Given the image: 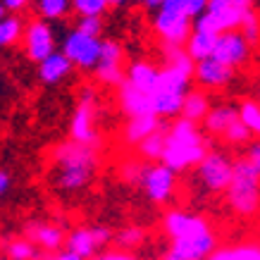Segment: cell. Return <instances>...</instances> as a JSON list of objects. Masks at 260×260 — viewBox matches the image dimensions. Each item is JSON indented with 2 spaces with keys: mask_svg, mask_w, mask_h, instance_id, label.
Listing matches in <instances>:
<instances>
[{
  "mask_svg": "<svg viewBox=\"0 0 260 260\" xmlns=\"http://www.w3.org/2000/svg\"><path fill=\"white\" fill-rule=\"evenodd\" d=\"M72 8V0H36V12L43 19H62Z\"/></svg>",
  "mask_w": 260,
  "mask_h": 260,
  "instance_id": "cell-30",
  "label": "cell"
},
{
  "mask_svg": "<svg viewBox=\"0 0 260 260\" xmlns=\"http://www.w3.org/2000/svg\"><path fill=\"white\" fill-rule=\"evenodd\" d=\"M77 29H79V31H84V34H91V36H101L103 19H101V17H79Z\"/></svg>",
  "mask_w": 260,
  "mask_h": 260,
  "instance_id": "cell-35",
  "label": "cell"
},
{
  "mask_svg": "<svg viewBox=\"0 0 260 260\" xmlns=\"http://www.w3.org/2000/svg\"><path fill=\"white\" fill-rule=\"evenodd\" d=\"M193 79L198 81L201 88H210V91H217V88H224L232 84L234 79V67L224 64L217 57H205V60H198L196 62V74Z\"/></svg>",
  "mask_w": 260,
  "mask_h": 260,
  "instance_id": "cell-16",
  "label": "cell"
},
{
  "mask_svg": "<svg viewBox=\"0 0 260 260\" xmlns=\"http://www.w3.org/2000/svg\"><path fill=\"white\" fill-rule=\"evenodd\" d=\"M43 260H86V258L79 255V253L70 251V248H60L55 253H43Z\"/></svg>",
  "mask_w": 260,
  "mask_h": 260,
  "instance_id": "cell-39",
  "label": "cell"
},
{
  "mask_svg": "<svg viewBox=\"0 0 260 260\" xmlns=\"http://www.w3.org/2000/svg\"><path fill=\"white\" fill-rule=\"evenodd\" d=\"M208 153H210V143H208L205 134L201 132L198 122L179 115L165 129L162 162L172 167L174 172L181 174L186 170H196Z\"/></svg>",
  "mask_w": 260,
  "mask_h": 260,
  "instance_id": "cell-3",
  "label": "cell"
},
{
  "mask_svg": "<svg viewBox=\"0 0 260 260\" xmlns=\"http://www.w3.org/2000/svg\"><path fill=\"white\" fill-rule=\"evenodd\" d=\"M162 232L170 239V251L186 260H208L217 248V234L203 215L172 208L162 215Z\"/></svg>",
  "mask_w": 260,
  "mask_h": 260,
  "instance_id": "cell-2",
  "label": "cell"
},
{
  "mask_svg": "<svg viewBox=\"0 0 260 260\" xmlns=\"http://www.w3.org/2000/svg\"><path fill=\"white\" fill-rule=\"evenodd\" d=\"M134 3H139V5H148V0H134Z\"/></svg>",
  "mask_w": 260,
  "mask_h": 260,
  "instance_id": "cell-46",
  "label": "cell"
},
{
  "mask_svg": "<svg viewBox=\"0 0 260 260\" xmlns=\"http://www.w3.org/2000/svg\"><path fill=\"white\" fill-rule=\"evenodd\" d=\"M0 260H10V258H8V255H5V253H3V255H0Z\"/></svg>",
  "mask_w": 260,
  "mask_h": 260,
  "instance_id": "cell-47",
  "label": "cell"
},
{
  "mask_svg": "<svg viewBox=\"0 0 260 260\" xmlns=\"http://www.w3.org/2000/svg\"><path fill=\"white\" fill-rule=\"evenodd\" d=\"M91 260H141L136 255V251H126V248H108V251H101L95 258Z\"/></svg>",
  "mask_w": 260,
  "mask_h": 260,
  "instance_id": "cell-34",
  "label": "cell"
},
{
  "mask_svg": "<svg viewBox=\"0 0 260 260\" xmlns=\"http://www.w3.org/2000/svg\"><path fill=\"white\" fill-rule=\"evenodd\" d=\"M98 112H101V105H98V93H95V88L93 86H84L79 91V95H77L74 112H72L70 126H67L70 139L98 148V146H101Z\"/></svg>",
  "mask_w": 260,
  "mask_h": 260,
  "instance_id": "cell-5",
  "label": "cell"
},
{
  "mask_svg": "<svg viewBox=\"0 0 260 260\" xmlns=\"http://www.w3.org/2000/svg\"><path fill=\"white\" fill-rule=\"evenodd\" d=\"M165 129L167 126L153 132L148 139H143V141L136 146V153H139L146 162H158V160H162V153H165Z\"/></svg>",
  "mask_w": 260,
  "mask_h": 260,
  "instance_id": "cell-25",
  "label": "cell"
},
{
  "mask_svg": "<svg viewBox=\"0 0 260 260\" xmlns=\"http://www.w3.org/2000/svg\"><path fill=\"white\" fill-rule=\"evenodd\" d=\"M101 167L95 146H86L74 139L60 141L50 150V184L60 193H79L88 189Z\"/></svg>",
  "mask_w": 260,
  "mask_h": 260,
  "instance_id": "cell-1",
  "label": "cell"
},
{
  "mask_svg": "<svg viewBox=\"0 0 260 260\" xmlns=\"http://www.w3.org/2000/svg\"><path fill=\"white\" fill-rule=\"evenodd\" d=\"M93 77L103 86H119L124 81V48L117 41H103V50L98 57V64L93 67Z\"/></svg>",
  "mask_w": 260,
  "mask_h": 260,
  "instance_id": "cell-11",
  "label": "cell"
},
{
  "mask_svg": "<svg viewBox=\"0 0 260 260\" xmlns=\"http://www.w3.org/2000/svg\"><path fill=\"white\" fill-rule=\"evenodd\" d=\"M146 229L139 227V224H129V227H122L115 234V244L119 248H126V251H139L143 244H146Z\"/></svg>",
  "mask_w": 260,
  "mask_h": 260,
  "instance_id": "cell-27",
  "label": "cell"
},
{
  "mask_svg": "<svg viewBox=\"0 0 260 260\" xmlns=\"http://www.w3.org/2000/svg\"><path fill=\"white\" fill-rule=\"evenodd\" d=\"M5 10H8V8H5V3H0V19L5 17Z\"/></svg>",
  "mask_w": 260,
  "mask_h": 260,
  "instance_id": "cell-45",
  "label": "cell"
},
{
  "mask_svg": "<svg viewBox=\"0 0 260 260\" xmlns=\"http://www.w3.org/2000/svg\"><path fill=\"white\" fill-rule=\"evenodd\" d=\"M239 31L246 36V41L248 43H258V39H260V22H258V17L253 15V10L248 12V15L244 17V22H241V26H239Z\"/></svg>",
  "mask_w": 260,
  "mask_h": 260,
  "instance_id": "cell-33",
  "label": "cell"
},
{
  "mask_svg": "<svg viewBox=\"0 0 260 260\" xmlns=\"http://www.w3.org/2000/svg\"><path fill=\"white\" fill-rule=\"evenodd\" d=\"M210 108H213V103H210L208 93H205V88H201V91H189V93H186V98H184L181 115L201 124V122L205 119V115L210 112Z\"/></svg>",
  "mask_w": 260,
  "mask_h": 260,
  "instance_id": "cell-24",
  "label": "cell"
},
{
  "mask_svg": "<svg viewBox=\"0 0 260 260\" xmlns=\"http://www.w3.org/2000/svg\"><path fill=\"white\" fill-rule=\"evenodd\" d=\"M101 50H103V41L98 36L79 31L77 26L62 41V53L81 72H93V67L98 64V57H101Z\"/></svg>",
  "mask_w": 260,
  "mask_h": 260,
  "instance_id": "cell-10",
  "label": "cell"
},
{
  "mask_svg": "<svg viewBox=\"0 0 260 260\" xmlns=\"http://www.w3.org/2000/svg\"><path fill=\"white\" fill-rule=\"evenodd\" d=\"M124 81H129L132 86H136L143 93L153 95L158 91V84H160V67L148 62V60H134V62L126 67Z\"/></svg>",
  "mask_w": 260,
  "mask_h": 260,
  "instance_id": "cell-19",
  "label": "cell"
},
{
  "mask_svg": "<svg viewBox=\"0 0 260 260\" xmlns=\"http://www.w3.org/2000/svg\"><path fill=\"white\" fill-rule=\"evenodd\" d=\"M24 26L19 17H3L0 19V48H10L15 46L19 39H24Z\"/></svg>",
  "mask_w": 260,
  "mask_h": 260,
  "instance_id": "cell-28",
  "label": "cell"
},
{
  "mask_svg": "<svg viewBox=\"0 0 260 260\" xmlns=\"http://www.w3.org/2000/svg\"><path fill=\"white\" fill-rule=\"evenodd\" d=\"M110 241H115V234L105 224H93V227H77L67 234L64 248L79 253L86 260L95 258L101 253L103 246H108Z\"/></svg>",
  "mask_w": 260,
  "mask_h": 260,
  "instance_id": "cell-12",
  "label": "cell"
},
{
  "mask_svg": "<svg viewBox=\"0 0 260 260\" xmlns=\"http://www.w3.org/2000/svg\"><path fill=\"white\" fill-rule=\"evenodd\" d=\"M181 3H184V10L196 19V17H201L205 10H208V3H210V0H181Z\"/></svg>",
  "mask_w": 260,
  "mask_h": 260,
  "instance_id": "cell-38",
  "label": "cell"
},
{
  "mask_svg": "<svg viewBox=\"0 0 260 260\" xmlns=\"http://www.w3.org/2000/svg\"><path fill=\"white\" fill-rule=\"evenodd\" d=\"M24 234L31 239L43 253L60 251V248H64V241H67V232L55 222L46 220H29L24 224Z\"/></svg>",
  "mask_w": 260,
  "mask_h": 260,
  "instance_id": "cell-15",
  "label": "cell"
},
{
  "mask_svg": "<svg viewBox=\"0 0 260 260\" xmlns=\"http://www.w3.org/2000/svg\"><path fill=\"white\" fill-rule=\"evenodd\" d=\"M177 174L170 165H165L162 160L158 162H146L143 170V179H141V193L146 196V201H150L153 205H167L172 203L177 196Z\"/></svg>",
  "mask_w": 260,
  "mask_h": 260,
  "instance_id": "cell-8",
  "label": "cell"
},
{
  "mask_svg": "<svg viewBox=\"0 0 260 260\" xmlns=\"http://www.w3.org/2000/svg\"><path fill=\"white\" fill-rule=\"evenodd\" d=\"M239 117L244 119V124L253 132V136H260V101H253V98L241 101Z\"/></svg>",
  "mask_w": 260,
  "mask_h": 260,
  "instance_id": "cell-29",
  "label": "cell"
},
{
  "mask_svg": "<svg viewBox=\"0 0 260 260\" xmlns=\"http://www.w3.org/2000/svg\"><path fill=\"white\" fill-rule=\"evenodd\" d=\"M74 70V62L64 55L62 50H55L53 55H48L43 62H39V79L48 86L62 84Z\"/></svg>",
  "mask_w": 260,
  "mask_h": 260,
  "instance_id": "cell-20",
  "label": "cell"
},
{
  "mask_svg": "<svg viewBox=\"0 0 260 260\" xmlns=\"http://www.w3.org/2000/svg\"><path fill=\"white\" fill-rule=\"evenodd\" d=\"M10 191H12V174L5 167H0V198H5Z\"/></svg>",
  "mask_w": 260,
  "mask_h": 260,
  "instance_id": "cell-41",
  "label": "cell"
},
{
  "mask_svg": "<svg viewBox=\"0 0 260 260\" xmlns=\"http://www.w3.org/2000/svg\"><path fill=\"white\" fill-rule=\"evenodd\" d=\"M217 36L220 34L215 31H205V29H193L186 41V50H189V55L193 60H205V57H210L215 53V46H217Z\"/></svg>",
  "mask_w": 260,
  "mask_h": 260,
  "instance_id": "cell-23",
  "label": "cell"
},
{
  "mask_svg": "<svg viewBox=\"0 0 260 260\" xmlns=\"http://www.w3.org/2000/svg\"><path fill=\"white\" fill-rule=\"evenodd\" d=\"M24 53L31 62H43L48 55L55 53V34L48 19H34L24 29Z\"/></svg>",
  "mask_w": 260,
  "mask_h": 260,
  "instance_id": "cell-13",
  "label": "cell"
},
{
  "mask_svg": "<svg viewBox=\"0 0 260 260\" xmlns=\"http://www.w3.org/2000/svg\"><path fill=\"white\" fill-rule=\"evenodd\" d=\"M222 139H224L229 146H248V143H251V139H253V132L244 124V119L239 117L237 122L229 126L227 132H224V136H222Z\"/></svg>",
  "mask_w": 260,
  "mask_h": 260,
  "instance_id": "cell-31",
  "label": "cell"
},
{
  "mask_svg": "<svg viewBox=\"0 0 260 260\" xmlns=\"http://www.w3.org/2000/svg\"><path fill=\"white\" fill-rule=\"evenodd\" d=\"M5 3V8L10 10V12H19V10H24L31 0H3Z\"/></svg>",
  "mask_w": 260,
  "mask_h": 260,
  "instance_id": "cell-42",
  "label": "cell"
},
{
  "mask_svg": "<svg viewBox=\"0 0 260 260\" xmlns=\"http://www.w3.org/2000/svg\"><path fill=\"white\" fill-rule=\"evenodd\" d=\"M160 260H186V258H179V255H174V253L170 251V253L165 255V258H160Z\"/></svg>",
  "mask_w": 260,
  "mask_h": 260,
  "instance_id": "cell-43",
  "label": "cell"
},
{
  "mask_svg": "<svg viewBox=\"0 0 260 260\" xmlns=\"http://www.w3.org/2000/svg\"><path fill=\"white\" fill-rule=\"evenodd\" d=\"M253 0H210L208 10L201 17H196L193 29H205V31H229L239 29L244 17L251 12Z\"/></svg>",
  "mask_w": 260,
  "mask_h": 260,
  "instance_id": "cell-7",
  "label": "cell"
},
{
  "mask_svg": "<svg viewBox=\"0 0 260 260\" xmlns=\"http://www.w3.org/2000/svg\"><path fill=\"white\" fill-rule=\"evenodd\" d=\"M224 198L237 217H253L260 210V172L246 158L234 160V179Z\"/></svg>",
  "mask_w": 260,
  "mask_h": 260,
  "instance_id": "cell-4",
  "label": "cell"
},
{
  "mask_svg": "<svg viewBox=\"0 0 260 260\" xmlns=\"http://www.w3.org/2000/svg\"><path fill=\"white\" fill-rule=\"evenodd\" d=\"M232 179H234V160L224 155V153H220V150H210L201 160V165L196 167L198 186L210 196L224 193L229 189Z\"/></svg>",
  "mask_w": 260,
  "mask_h": 260,
  "instance_id": "cell-9",
  "label": "cell"
},
{
  "mask_svg": "<svg viewBox=\"0 0 260 260\" xmlns=\"http://www.w3.org/2000/svg\"><path fill=\"white\" fill-rule=\"evenodd\" d=\"M239 253L244 260H260V244L258 241H244V244H239Z\"/></svg>",
  "mask_w": 260,
  "mask_h": 260,
  "instance_id": "cell-37",
  "label": "cell"
},
{
  "mask_svg": "<svg viewBox=\"0 0 260 260\" xmlns=\"http://www.w3.org/2000/svg\"><path fill=\"white\" fill-rule=\"evenodd\" d=\"M3 253L10 260H43V251L26 234L3 239Z\"/></svg>",
  "mask_w": 260,
  "mask_h": 260,
  "instance_id": "cell-22",
  "label": "cell"
},
{
  "mask_svg": "<svg viewBox=\"0 0 260 260\" xmlns=\"http://www.w3.org/2000/svg\"><path fill=\"white\" fill-rule=\"evenodd\" d=\"M162 129V117L160 115H132L126 117L124 126H122V141L126 146H139L143 139H148L153 132Z\"/></svg>",
  "mask_w": 260,
  "mask_h": 260,
  "instance_id": "cell-18",
  "label": "cell"
},
{
  "mask_svg": "<svg viewBox=\"0 0 260 260\" xmlns=\"http://www.w3.org/2000/svg\"><path fill=\"white\" fill-rule=\"evenodd\" d=\"M237 119H239V108L229 105V103H220V105H213L210 112L205 115L203 126H205V132H208L210 136H220L222 139L224 132H227Z\"/></svg>",
  "mask_w": 260,
  "mask_h": 260,
  "instance_id": "cell-21",
  "label": "cell"
},
{
  "mask_svg": "<svg viewBox=\"0 0 260 260\" xmlns=\"http://www.w3.org/2000/svg\"><path fill=\"white\" fill-rule=\"evenodd\" d=\"M208 260H244L241 253H239V246H217Z\"/></svg>",
  "mask_w": 260,
  "mask_h": 260,
  "instance_id": "cell-36",
  "label": "cell"
},
{
  "mask_svg": "<svg viewBox=\"0 0 260 260\" xmlns=\"http://www.w3.org/2000/svg\"><path fill=\"white\" fill-rule=\"evenodd\" d=\"M72 10L79 17H101L108 10V0H72Z\"/></svg>",
  "mask_w": 260,
  "mask_h": 260,
  "instance_id": "cell-32",
  "label": "cell"
},
{
  "mask_svg": "<svg viewBox=\"0 0 260 260\" xmlns=\"http://www.w3.org/2000/svg\"><path fill=\"white\" fill-rule=\"evenodd\" d=\"M248 53H251V43L246 41L244 34L239 29H229V31H222L217 36V46H215L213 57H217L224 64L237 70L239 64H244L248 60Z\"/></svg>",
  "mask_w": 260,
  "mask_h": 260,
  "instance_id": "cell-14",
  "label": "cell"
},
{
  "mask_svg": "<svg viewBox=\"0 0 260 260\" xmlns=\"http://www.w3.org/2000/svg\"><path fill=\"white\" fill-rule=\"evenodd\" d=\"M153 31L158 34L162 46H186L193 31V17L184 10L181 0H165L153 19Z\"/></svg>",
  "mask_w": 260,
  "mask_h": 260,
  "instance_id": "cell-6",
  "label": "cell"
},
{
  "mask_svg": "<svg viewBox=\"0 0 260 260\" xmlns=\"http://www.w3.org/2000/svg\"><path fill=\"white\" fill-rule=\"evenodd\" d=\"M108 5L110 8H119V5H124V0H108Z\"/></svg>",
  "mask_w": 260,
  "mask_h": 260,
  "instance_id": "cell-44",
  "label": "cell"
},
{
  "mask_svg": "<svg viewBox=\"0 0 260 260\" xmlns=\"http://www.w3.org/2000/svg\"><path fill=\"white\" fill-rule=\"evenodd\" d=\"M143 170H146V160L139 155V158H124L117 165V174L122 184L126 186H141L143 179Z\"/></svg>",
  "mask_w": 260,
  "mask_h": 260,
  "instance_id": "cell-26",
  "label": "cell"
},
{
  "mask_svg": "<svg viewBox=\"0 0 260 260\" xmlns=\"http://www.w3.org/2000/svg\"><path fill=\"white\" fill-rule=\"evenodd\" d=\"M117 105L119 112L124 117H132V115H150L153 112V95L143 93L136 86H132L129 81H122L117 86ZM155 115V112H153Z\"/></svg>",
  "mask_w": 260,
  "mask_h": 260,
  "instance_id": "cell-17",
  "label": "cell"
},
{
  "mask_svg": "<svg viewBox=\"0 0 260 260\" xmlns=\"http://www.w3.org/2000/svg\"><path fill=\"white\" fill-rule=\"evenodd\" d=\"M244 158L260 172V141H253V143H248V146H246Z\"/></svg>",
  "mask_w": 260,
  "mask_h": 260,
  "instance_id": "cell-40",
  "label": "cell"
}]
</instances>
